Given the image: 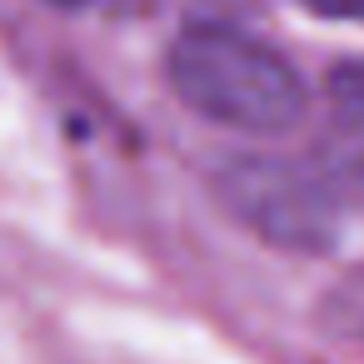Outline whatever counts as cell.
Masks as SVG:
<instances>
[{"mask_svg":"<svg viewBox=\"0 0 364 364\" xmlns=\"http://www.w3.org/2000/svg\"><path fill=\"white\" fill-rule=\"evenodd\" d=\"M170 85L175 95L220 125L235 130H289L304 115L299 75L255 36L235 26H185L170 46Z\"/></svg>","mask_w":364,"mask_h":364,"instance_id":"1","label":"cell"},{"mask_svg":"<svg viewBox=\"0 0 364 364\" xmlns=\"http://www.w3.org/2000/svg\"><path fill=\"white\" fill-rule=\"evenodd\" d=\"M220 190L269 240H284V245H324L334 235V195L304 165L235 160L225 170Z\"/></svg>","mask_w":364,"mask_h":364,"instance_id":"2","label":"cell"},{"mask_svg":"<svg viewBox=\"0 0 364 364\" xmlns=\"http://www.w3.org/2000/svg\"><path fill=\"white\" fill-rule=\"evenodd\" d=\"M324 324H329L334 339L364 349V269L344 274V279L329 289V299H324Z\"/></svg>","mask_w":364,"mask_h":364,"instance_id":"3","label":"cell"},{"mask_svg":"<svg viewBox=\"0 0 364 364\" xmlns=\"http://www.w3.org/2000/svg\"><path fill=\"white\" fill-rule=\"evenodd\" d=\"M329 100H334L344 130L364 135V60H359V65H339V70L329 75Z\"/></svg>","mask_w":364,"mask_h":364,"instance_id":"4","label":"cell"},{"mask_svg":"<svg viewBox=\"0 0 364 364\" xmlns=\"http://www.w3.org/2000/svg\"><path fill=\"white\" fill-rule=\"evenodd\" d=\"M299 6H309V11H314V16H324V21L364 26V0H299Z\"/></svg>","mask_w":364,"mask_h":364,"instance_id":"5","label":"cell"},{"mask_svg":"<svg viewBox=\"0 0 364 364\" xmlns=\"http://www.w3.org/2000/svg\"><path fill=\"white\" fill-rule=\"evenodd\" d=\"M55 6H85V0H55Z\"/></svg>","mask_w":364,"mask_h":364,"instance_id":"6","label":"cell"}]
</instances>
